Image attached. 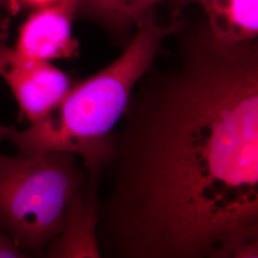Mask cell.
Instances as JSON below:
<instances>
[{
	"label": "cell",
	"instance_id": "ba28073f",
	"mask_svg": "<svg viewBox=\"0 0 258 258\" xmlns=\"http://www.w3.org/2000/svg\"><path fill=\"white\" fill-rule=\"evenodd\" d=\"M163 1L165 0H81L80 5L86 6L102 19L126 24L137 23L146 13ZM168 1L184 2V0Z\"/></svg>",
	"mask_w": 258,
	"mask_h": 258
},
{
	"label": "cell",
	"instance_id": "5b68a950",
	"mask_svg": "<svg viewBox=\"0 0 258 258\" xmlns=\"http://www.w3.org/2000/svg\"><path fill=\"white\" fill-rule=\"evenodd\" d=\"M80 4L81 0H60L39 7L20 28L14 49L47 61L78 56L80 45L72 35V22Z\"/></svg>",
	"mask_w": 258,
	"mask_h": 258
},
{
	"label": "cell",
	"instance_id": "8992f818",
	"mask_svg": "<svg viewBox=\"0 0 258 258\" xmlns=\"http://www.w3.org/2000/svg\"><path fill=\"white\" fill-rule=\"evenodd\" d=\"M100 181L88 177L68 205L61 230L43 254L47 257H101L97 231Z\"/></svg>",
	"mask_w": 258,
	"mask_h": 258
},
{
	"label": "cell",
	"instance_id": "277c9868",
	"mask_svg": "<svg viewBox=\"0 0 258 258\" xmlns=\"http://www.w3.org/2000/svg\"><path fill=\"white\" fill-rule=\"evenodd\" d=\"M0 77L31 123L48 114L74 86L71 78L50 61L29 58L6 44L0 46Z\"/></svg>",
	"mask_w": 258,
	"mask_h": 258
},
{
	"label": "cell",
	"instance_id": "30bf717a",
	"mask_svg": "<svg viewBox=\"0 0 258 258\" xmlns=\"http://www.w3.org/2000/svg\"><path fill=\"white\" fill-rule=\"evenodd\" d=\"M10 20L8 18L0 19V46L6 44V40L9 37Z\"/></svg>",
	"mask_w": 258,
	"mask_h": 258
},
{
	"label": "cell",
	"instance_id": "52a82bcc",
	"mask_svg": "<svg viewBox=\"0 0 258 258\" xmlns=\"http://www.w3.org/2000/svg\"><path fill=\"white\" fill-rule=\"evenodd\" d=\"M199 3L209 19L210 32L224 43L255 40L258 35V0H184Z\"/></svg>",
	"mask_w": 258,
	"mask_h": 258
},
{
	"label": "cell",
	"instance_id": "7a4b0ae2",
	"mask_svg": "<svg viewBox=\"0 0 258 258\" xmlns=\"http://www.w3.org/2000/svg\"><path fill=\"white\" fill-rule=\"evenodd\" d=\"M124 52L100 72L74 85L62 101L28 128L0 124V141L18 148L19 156L44 152L73 153L83 160L88 177L100 181L112 132L120 121L139 81L148 73L166 37L180 22L163 26L149 10Z\"/></svg>",
	"mask_w": 258,
	"mask_h": 258
},
{
	"label": "cell",
	"instance_id": "9c48e42d",
	"mask_svg": "<svg viewBox=\"0 0 258 258\" xmlns=\"http://www.w3.org/2000/svg\"><path fill=\"white\" fill-rule=\"evenodd\" d=\"M28 256L14 241L0 229V257H26Z\"/></svg>",
	"mask_w": 258,
	"mask_h": 258
},
{
	"label": "cell",
	"instance_id": "6da1fadb",
	"mask_svg": "<svg viewBox=\"0 0 258 258\" xmlns=\"http://www.w3.org/2000/svg\"><path fill=\"white\" fill-rule=\"evenodd\" d=\"M100 178L101 257H258V48L211 32L135 86Z\"/></svg>",
	"mask_w": 258,
	"mask_h": 258
},
{
	"label": "cell",
	"instance_id": "8fae6325",
	"mask_svg": "<svg viewBox=\"0 0 258 258\" xmlns=\"http://www.w3.org/2000/svg\"><path fill=\"white\" fill-rule=\"evenodd\" d=\"M23 3H26L29 5H34V6H38V7H42L45 5H49L52 3H55L60 0H20Z\"/></svg>",
	"mask_w": 258,
	"mask_h": 258
},
{
	"label": "cell",
	"instance_id": "3957f363",
	"mask_svg": "<svg viewBox=\"0 0 258 258\" xmlns=\"http://www.w3.org/2000/svg\"><path fill=\"white\" fill-rule=\"evenodd\" d=\"M87 179L73 153H0V229L26 254H43L61 230L72 197Z\"/></svg>",
	"mask_w": 258,
	"mask_h": 258
}]
</instances>
